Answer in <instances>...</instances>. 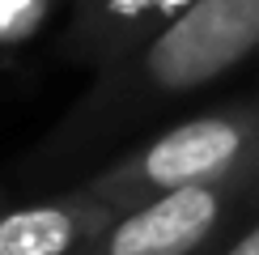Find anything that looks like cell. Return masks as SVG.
I'll return each instance as SVG.
<instances>
[{
    "label": "cell",
    "mask_w": 259,
    "mask_h": 255,
    "mask_svg": "<svg viewBox=\"0 0 259 255\" xmlns=\"http://www.w3.org/2000/svg\"><path fill=\"white\" fill-rule=\"evenodd\" d=\"M9 196H13V187H9L5 179H0V200H9Z\"/></svg>",
    "instance_id": "ba28073f"
},
{
    "label": "cell",
    "mask_w": 259,
    "mask_h": 255,
    "mask_svg": "<svg viewBox=\"0 0 259 255\" xmlns=\"http://www.w3.org/2000/svg\"><path fill=\"white\" fill-rule=\"evenodd\" d=\"M255 90H259V81H255Z\"/></svg>",
    "instance_id": "9c48e42d"
},
{
    "label": "cell",
    "mask_w": 259,
    "mask_h": 255,
    "mask_svg": "<svg viewBox=\"0 0 259 255\" xmlns=\"http://www.w3.org/2000/svg\"><path fill=\"white\" fill-rule=\"evenodd\" d=\"M119 204L85 183L38 191L30 200H0V255H85L111 226Z\"/></svg>",
    "instance_id": "277c9868"
},
{
    "label": "cell",
    "mask_w": 259,
    "mask_h": 255,
    "mask_svg": "<svg viewBox=\"0 0 259 255\" xmlns=\"http://www.w3.org/2000/svg\"><path fill=\"white\" fill-rule=\"evenodd\" d=\"M217 255H259V217H255L251 226L238 234V238H230V242H225Z\"/></svg>",
    "instance_id": "52a82bcc"
},
{
    "label": "cell",
    "mask_w": 259,
    "mask_h": 255,
    "mask_svg": "<svg viewBox=\"0 0 259 255\" xmlns=\"http://www.w3.org/2000/svg\"><path fill=\"white\" fill-rule=\"evenodd\" d=\"M259 56V0H191L157 34L94 72L81 98L9 166L13 191H56L115 162Z\"/></svg>",
    "instance_id": "6da1fadb"
},
{
    "label": "cell",
    "mask_w": 259,
    "mask_h": 255,
    "mask_svg": "<svg viewBox=\"0 0 259 255\" xmlns=\"http://www.w3.org/2000/svg\"><path fill=\"white\" fill-rule=\"evenodd\" d=\"M187 5L191 0H72L68 17L56 30V60L98 72L157 34Z\"/></svg>",
    "instance_id": "5b68a950"
},
{
    "label": "cell",
    "mask_w": 259,
    "mask_h": 255,
    "mask_svg": "<svg viewBox=\"0 0 259 255\" xmlns=\"http://www.w3.org/2000/svg\"><path fill=\"white\" fill-rule=\"evenodd\" d=\"M259 217V162L119 212L85 255H217Z\"/></svg>",
    "instance_id": "3957f363"
},
{
    "label": "cell",
    "mask_w": 259,
    "mask_h": 255,
    "mask_svg": "<svg viewBox=\"0 0 259 255\" xmlns=\"http://www.w3.org/2000/svg\"><path fill=\"white\" fill-rule=\"evenodd\" d=\"M259 162V90H238L221 102L187 111L161 123L145 141L123 149L115 162L77 179L90 191L119 208H136L145 200L187 183L225 179L234 170Z\"/></svg>",
    "instance_id": "7a4b0ae2"
},
{
    "label": "cell",
    "mask_w": 259,
    "mask_h": 255,
    "mask_svg": "<svg viewBox=\"0 0 259 255\" xmlns=\"http://www.w3.org/2000/svg\"><path fill=\"white\" fill-rule=\"evenodd\" d=\"M72 0H0V64L13 68L34 42L47 34L51 21H64Z\"/></svg>",
    "instance_id": "8992f818"
}]
</instances>
